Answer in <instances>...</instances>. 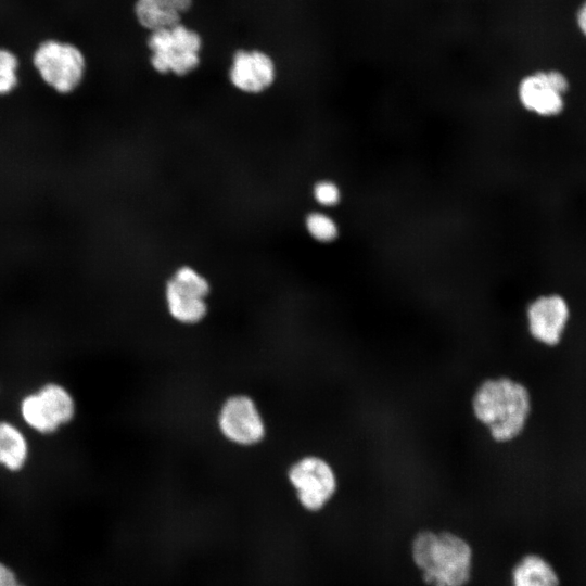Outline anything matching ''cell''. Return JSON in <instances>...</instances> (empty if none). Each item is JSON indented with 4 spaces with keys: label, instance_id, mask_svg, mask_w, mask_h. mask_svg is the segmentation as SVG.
Wrapping results in <instances>:
<instances>
[{
    "label": "cell",
    "instance_id": "6da1fadb",
    "mask_svg": "<svg viewBox=\"0 0 586 586\" xmlns=\"http://www.w3.org/2000/svg\"><path fill=\"white\" fill-rule=\"evenodd\" d=\"M472 411L495 442L508 443L526 428L532 413V396L522 382L512 378L487 379L473 394Z\"/></svg>",
    "mask_w": 586,
    "mask_h": 586
},
{
    "label": "cell",
    "instance_id": "7a4b0ae2",
    "mask_svg": "<svg viewBox=\"0 0 586 586\" xmlns=\"http://www.w3.org/2000/svg\"><path fill=\"white\" fill-rule=\"evenodd\" d=\"M410 555L429 586H467L471 579L472 546L454 532H418L411 540Z\"/></svg>",
    "mask_w": 586,
    "mask_h": 586
},
{
    "label": "cell",
    "instance_id": "3957f363",
    "mask_svg": "<svg viewBox=\"0 0 586 586\" xmlns=\"http://www.w3.org/2000/svg\"><path fill=\"white\" fill-rule=\"evenodd\" d=\"M29 67L42 86L58 95L66 97L84 84L88 56L73 41L46 38L35 46L29 56Z\"/></svg>",
    "mask_w": 586,
    "mask_h": 586
},
{
    "label": "cell",
    "instance_id": "277c9868",
    "mask_svg": "<svg viewBox=\"0 0 586 586\" xmlns=\"http://www.w3.org/2000/svg\"><path fill=\"white\" fill-rule=\"evenodd\" d=\"M148 46L152 52L151 64L160 73L186 75L200 63L202 38L182 23L151 31Z\"/></svg>",
    "mask_w": 586,
    "mask_h": 586
},
{
    "label": "cell",
    "instance_id": "5b68a950",
    "mask_svg": "<svg viewBox=\"0 0 586 586\" xmlns=\"http://www.w3.org/2000/svg\"><path fill=\"white\" fill-rule=\"evenodd\" d=\"M20 413L30 429L48 435L55 433L74 419L76 403L66 387L50 382L23 397Z\"/></svg>",
    "mask_w": 586,
    "mask_h": 586
},
{
    "label": "cell",
    "instance_id": "8992f818",
    "mask_svg": "<svg viewBox=\"0 0 586 586\" xmlns=\"http://www.w3.org/2000/svg\"><path fill=\"white\" fill-rule=\"evenodd\" d=\"M571 90L569 76L559 68L537 69L524 75L517 87L522 107L542 118H557L566 109Z\"/></svg>",
    "mask_w": 586,
    "mask_h": 586
},
{
    "label": "cell",
    "instance_id": "52a82bcc",
    "mask_svg": "<svg viewBox=\"0 0 586 586\" xmlns=\"http://www.w3.org/2000/svg\"><path fill=\"white\" fill-rule=\"evenodd\" d=\"M288 479L303 509L321 511L337 489L336 474L331 464L318 456H305L288 471Z\"/></svg>",
    "mask_w": 586,
    "mask_h": 586
},
{
    "label": "cell",
    "instance_id": "ba28073f",
    "mask_svg": "<svg viewBox=\"0 0 586 586\" xmlns=\"http://www.w3.org/2000/svg\"><path fill=\"white\" fill-rule=\"evenodd\" d=\"M207 280L194 269L179 268L166 284V303L169 315L183 324H195L207 314Z\"/></svg>",
    "mask_w": 586,
    "mask_h": 586
},
{
    "label": "cell",
    "instance_id": "9c48e42d",
    "mask_svg": "<svg viewBox=\"0 0 586 586\" xmlns=\"http://www.w3.org/2000/svg\"><path fill=\"white\" fill-rule=\"evenodd\" d=\"M525 318L532 339L546 347H555L560 344L568 329L570 304L559 293L540 294L528 303Z\"/></svg>",
    "mask_w": 586,
    "mask_h": 586
},
{
    "label": "cell",
    "instance_id": "30bf717a",
    "mask_svg": "<svg viewBox=\"0 0 586 586\" xmlns=\"http://www.w3.org/2000/svg\"><path fill=\"white\" fill-rule=\"evenodd\" d=\"M218 426L233 444L253 446L263 441L266 428L254 400L246 395L230 396L221 406Z\"/></svg>",
    "mask_w": 586,
    "mask_h": 586
},
{
    "label": "cell",
    "instance_id": "8fae6325",
    "mask_svg": "<svg viewBox=\"0 0 586 586\" xmlns=\"http://www.w3.org/2000/svg\"><path fill=\"white\" fill-rule=\"evenodd\" d=\"M275 73V63L265 52L239 50L233 55L229 77L242 91L260 92L272 84Z\"/></svg>",
    "mask_w": 586,
    "mask_h": 586
},
{
    "label": "cell",
    "instance_id": "7c38bea8",
    "mask_svg": "<svg viewBox=\"0 0 586 586\" xmlns=\"http://www.w3.org/2000/svg\"><path fill=\"white\" fill-rule=\"evenodd\" d=\"M192 0H136L133 15L143 28L154 31L181 23Z\"/></svg>",
    "mask_w": 586,
    "mask_h": 586
},
{
    "label": "cell",
    "instance_id": "4fadbf2b",
    "mask_svg": "<svg viewBox=\"0 0 586 586\" xmlns=\"http://www.w3.org/2000/svg\"><path fill=\"white\" fill-rule=\"evenodd\" d=\"M510 586H561V576L546 557L530 552L512 566Z\"/></svg>",
    "mask_w": 586,
    "mask_h": 586
},
{
    "label": "cell",
    "instance_id": "5bb4252c",
    "mask_svg": "<svg viewBox=\"0 0 586 586\" xmlns=\"http://www.w3.org/2000/svg\"><path fill=\"white\" fill-rule=\"evenodd\" d=\"M28 456L29 446L23 432L8 421H0V467L17 472L25 467Z\"/></svg>",
    "mask_w": 586,
    "mask_h": 586
},
{
    "label": "cell",
    "instance_id": "9a60e30c",
    "mask_svg": "<svg viewBox=\"0 0 586 586\" xmlns=\"http://www.w3.org/2000/svg\"><path fill=\"white\" fill-rule=\"evenodd\" d=\"M23 61L13 49L0 46V99L16 92L23 80Z\"/></svg>",
    "mask_w": 586,
    "mask_h": 586
},
{
    "label": "cell",
    "instance_id": "2e32d148",
    "mask_svg": "<svg viewBox=\"0 0 586 586\" xmlns=\"http://www.w3.org/2000/svg\"><path fill=\"white\" fill-rule=\"evenodd\" d=\"M306 227L311 237L320 242H330L337 237V226L332 218L322 213H310Z\"/></svg>",
    "mask_w": 586,
    "mask_h": 586
},
{
    "label": "cell",
    "instance_id": "e0dca14e",
    "mask_svg": "<svg viewBox=\"0 0 586 586\" xmlns=\"http://www.w3.org/2000/svg\"><path fill=\"white\" fill-rule=\"evenodd\" d=\"M340 189L332 181H320L314 188L316 201L322 205H334L340 201Z\"/></svg>",
    "mask_w": 586,
    "mask_h": 586
},
{
    "label": "cell",
    "instance_id": "ac0fdd59",
    "mask_svg": "<svg viewBox=\"0 0 586 586\" xmlns=\"http://www.w3.org/2000/svg\"><path fill=\"white\" fill-rule=\"evenodd\" d=\"M0 586H26L17 574L5 563L0 561Z\"/></svg>",
    "mask_w": 586,
    "mask_h": 586
},
{
    "label": "cell",
    "instance_id": "d6986e66",
    "mask_svg": "<svg viewBox=\"0 0 586 586\" xmlns=\"http://www.w3.org/2000/svg\"><path fill=\"white\" fill-rule=\"evenodd\" d=\"M574 21L578 33L586 40V0H583L577 5L574 14Z\"/></svg>",
    "mask_w": 586,
    "mask_h": 586
}]
</instances>
